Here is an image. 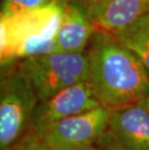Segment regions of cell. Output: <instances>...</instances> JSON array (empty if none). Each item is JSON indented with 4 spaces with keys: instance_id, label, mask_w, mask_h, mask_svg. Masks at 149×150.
Returning <instances> with one entry per match:
<instances>
[{
    "instance_id": "6da1fadb",
    "label": "cell",
    "mask_w": 149,
    "mask_h": 150,
    "mask_svg": "<svg viewBox=\"0 0 149 150\" xmlns=\"http://www.w3.org/2000/svg\"><path fill=\"white\" fill-rule=\"evenodd\" d=\"M88 82L110 110L138 104L149 93V70L114 36L95 30L86 50Z\"/></svg>"
},
{
    "instance_id": "7a4b0ae2",
    "label": "cell",
    "mask_w": 149,
    "mask_h": 150,
    "mask_svg": "<svg viewBox=\"0 0 149 150\" xmlns=\"http://www.w3.org/2000/svg\"><path fill=\"white\" fill-rule=\"evenodd\" d=\"M65 0L38 10L1 20V64L56 52L57 33Z\"/></svg>"
},
{
    "instance_id": "3957f363",
    "label": "cell",
    "mask_w": 149,
    "mask_h": 150,
    "mask_svg": "<svg viewBox=\"0 0 149 150\" xmlns=\"http://www.w3.org/2000/svg\"><path fill=\"white\" fill-rule=\"evenodd\" d=\"M8 66L0 81V150L10 149L33 132V115L39 104L30 82L17 65Z\"/></svg>"
},
{
    "instance_id": "277c9868",
    "label": "cell",
    "mask_w": 149,
    "mask_h": 150,
    "mask_svg": "<svg viewBox=\"0 0 149 150\" xmlns=\"http://www.w3.org/2000/svg\"><path fill=\"white\" fill-rule=\"evenodd\" d=\"M34 89L39 102L88 79L87 52H54L21 59L16 63Z\"/></svg>"
},
{
    "instance_id": "5b68a950",
    "label": "cell",
    "mask_w": 149,
    "mask_h": 150,
    "mask_svg": "<svg viewBox=\"0 0 149 150\" xmlns=\"http://www.w3.org/2000/svg\"><path fill=\"white\" fill-rule=\"evenodd\" d=\"M110 114L101 105L60 121L43 138L53 150H91L109 130Z\"/></svg>"
},
{
    "instance_id": "8992f818",
    "label": "cell",
    "mask_w": 149,
    "mask_h": 150,
    "mask_svg": "<svg viewBox=\"0 0 149 150\" xmlns=\"http://www.w3.org/2000/svg\"><path fill=\"white\" fill-rule=\"evenodd\" d=\"M101 106L88 81L39 102L34 111L32 131L44 137L60 121Z\"/></svg>"
},
{
    "instance_id": "52a82bcc",
    "label": "cell",
    "mask_w": 149,
    "mask_h": 150,
    "mask_svg": "<svg viewBox=\"0 0 149 150\" xmlns=\"http://www.w3.org/2000/svg\"><path fill=\"white\" fill-rule=\"evenodd\" d=\"M95 30L87 9L77 0H65L55 36L56 52H85Z\"/></svg>"
},
{
    "instance_id": "ba28073f",
    "label": "cell",
    "mask_w": 149,
    "mask_h": 150,
    "mask_svg": "<svg viewBox=\"0 0 149 150\" xmlns=\"http://www.w3.org/2000/svg\"><path fill=\"white\" fill-rule=\"evenodd\" d=\"M109 129L128 150H149V113L141 104L112 110Z\"/></svg>"
},
{
    "instance_id": "9c48e42d",
    "label": "cell",
    "mask_w": 149,
    "mask_h": 150,
    "mask_svg": "<svg viewBox=\"0 0 149 150\" xmlns=\"http://www.w3.org/2000/svg\"><path fill=\"white\" fill-rule=\"evenodd\" d=\"M87 11L95 29L113 34L149 15V0H110Z\"/></svg>"
},
{
    "instance_id": "30bf717a",
    "label": "cell",
    "mask_w": 149,
    "mask_h": 150,
    "mask_svg": "<svg viewBox=\"0 0 149 150\" xmlns=\"http://www.w3.org/2000/svg\"><path fill=\"white\" fill-rule=\"evenodd\" d=\"M112 35L120 44L131 50L149 70V15Z\"/></svg>"
},
{
    "instance_id": "8fae6325",
    "label": "cell",
    "mask_w": 149,
    "mask_h": 150,
    "mask_svg": "<svg viewBox=\"0 0 149 150\" xmlns=\"http://www.w3.org/2000/svg\"><path fill=\"white\" fill-rule=\"evenodd\" d=\"M56 0H2L0 17L6 20L52 4Z\"/></svg>"
},
{
    "instance_id": "7c38bea8",
    "label": "cell",
    "mask_w": 149,
    "mask_h": 150,
    "mask_svg": "<svg viewBox=\"0 0 149 150\" xmlns=\"http://www.w3.org/2000/svg\"><path fill=\"white\" fill-rule=\"evenodd\" d=\"M8 150H53L43 137L31 132Z\"/></svg>"
},
{
    "instance_id": "4fadbf2b",
    "label": "cell",
    "mask_w": 149,
    "mask_h": 150,
    "mask_svg": "<svg viewBox=\"0 0 149 150\" xmlns=\"http://www.w3.org/2000/svg\"><path fill=\"white\" fill-rule=\"evenodd\" d=\"M96 147L99 150H128L112 133L109 129L98 142Z\"/></svg>"
},
{
    "instance_id": "5bb4252c",
    "label": "cell",
    "mask_w": 149,
    "mask_h": 150,
    "mask_svg": "<svg viewBox=\"0 0 149 150\" xmlns=\"http://www.w3.org/2000/svg\"><path fill=\"white\" fill-rule=\"evenodd\" d=\"M77 1L81 3L85 8L88 9V8H91V7H94V6L105 4V3L110 1V0H77Z\"/></svg>"
},
{
    "instance_id": "9a60e30c",
    "label": "cell",
    "mask_w": 149,
    "mask_h": 150,
    "mask_svg": "<svg viewBox=\"0 0 149 150\" xmlns=\"http://www.w3.org/2000/svg\"><path fill=\"white\" fill-rule=\"evenodd\" d=\"M138 104H141V106L147 110V112L149 113V93L143 99H142L141 101H139Z\"/></svg>"
},
{
    "instance_id": "2e32d148",
    "label": "cell",
    "mask_w": 149,
    "mask_h": 150,
    "mask_svg": "<svg viewBox=\"0 0 149 150\" xmlns=\"http://www.w3.org/2000/svg\"><path fill=\"white\" fill-rule=\"evenodd\" d=\"M91 150H99V149H98L97 147H94L93 149H91Z\"/></svg>"
}]
</instances>
